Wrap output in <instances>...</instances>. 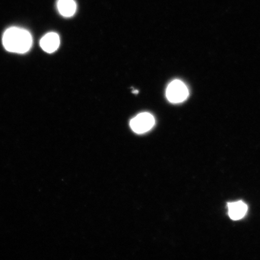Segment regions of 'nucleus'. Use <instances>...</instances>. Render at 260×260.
<instances>
[{"instance_id": "nucleus-1", "label": "nucleus", "mask_w": 260, "mask_h": 260, "mask_svg": "<svg viewBox=\"0 0 260 260\" xmlns=\"http://www.w3.org/2000/svg\"><path fill=\"white\" fill-rule=\"evenodd\" d=\"M32 43L31 34L23 28L11 27L3 35V44L6 50L12 53H27L30 50Z\"/></svg>"}, {"instance_id": "nucleus-2", "label": "nucleus", "mask_w": 260, "mask_h": 260, "mask_svg": "<svg viewBox=\"0 0 260 260\" xmlns=\"http://www.w3.org/2000/svg\"><path fill=\"white\" fill-rule=\"evenodd\" d=\"M166 94L169 102L177 104L183 102L187 99L188 90L183 81L175 80L169 84Z\"/></svg>"}, {"instance_id": "nucleus-3", "label": "nucleus", "mask_w": 260, "mask_h": 260, "mask_svg": "<svg viewBox=\"0 0 260 260\" xmlns=\"http://www.w3.org/2000/svg\"><path fill=\"white\" fill-rule=\"evenodd\" d=\"M155 119L151 114L145 112L139 114L130 121V126L138 134H143L153 127Z\"/></svg>"}, {"instance_id": "nucleus-4", "label": "nucleus", "mask_w": 260, "mask_h": 260, "mask_svg": "<svg viewBox=\"0 0 260 260\" xmlns=\"http://www.w3.org/2000/svg\"><path fill=\"white\" fill-rule=\"evenodd\" d=\"M41 47L48 53L56 51L60 45V38L56 32H49L41 39Z\"/></svg>"}, {"instance_id": "nucleus-5", "label": "nucleus", "mask_w": 260, "mask_h": 260, "mask_svg": "<svg viewBox=\"0 0 260 260\" xmlns=\"http://www.w3.org/2000/svg\"><path fill=\"white\" fill-rule=\"evenodd\" d=\"M229 207V215L233 220H239L245 216L248 211V206L242 201L230 203L228 204Z\"/></svg>"}, {"instance_id": "nucleus-6", "label": "nucleus", "mask_w": 260, "mask_h": 260, "mask_svg": "<svg viewBox=\"0 0 260 260\" xmlns=\"http://www.w3.org/2000/svg\"><path fill=\"white\" fill-rule=\"evenodd\" d=\"M57 9L64 17H71L76 12L77 5L74 0H58Z\"/></svg>"}]
</instances>
